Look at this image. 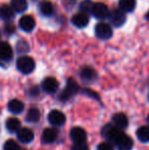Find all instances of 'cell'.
Segmentation results:
<instances>
[{
  "label": "cell",
  "mask_w": 149,
  "mask_h": 150,
  "mask_svg": "<svg viewBox=\"0 0 149 150\" xmlns=\"http://www.w3.org/2000/svg\"><path fill=\"white\" fill-rule=\"evenodd\" d=\"M112 145H114L119 150H131L133 148V140L123 133V131H119L113 140Z\"/></svg>",
  "instance_id": "1"
},
{
  "label": "cell",
  "mask_w": 149,
  "mask_h": 150,
  "mask_svg": "<svg viewBox=\"0 0 149 150\" xmlns=\"http://www.w3.org/2000/svg\"><path fill=\"white\" fill-rule=\"evenodd\" d=\"M16 67L22 74L28 75L35 69V61L30 56H20L16 61Z\"/></svg>",
  "instance_id": "2"
},
{
  "label": "cell",
  "mask_w": 149,
  "mask_h": 150,
  "mask_svg": "<svg viewBox=\"0 0 149 150\" xmlns=\"http://www.w3.org/2000/svg\"><path fill=\"white\" fill-rule=\"evenodd\" d=\"M79 90V86L76 83V81H74L73 79H68V83H66V88L64 89L61 93L59 95V99L61 101H66L68 99H71L73 96L78 92Z\"/></svg>",
  "instance_id": "3"
},
{
  "label": "cell",
  "mask_w": 149,
  "mask_h": 150,
  "mask_svg": "<svg viewBox=\"0 0 149 150\" xmlns=\"http://www.w3.org/2000/svg\"><path fill=\"white\" fill-rule=\"evenodd\" d=\"M66 120V117L64 115V113L57 109H53L49 112L48 115V122H50V125H52L53 127H60L62 125H64Z\"/></svg>",
  "instance_id": "4"
},
{
  "label": "cell",
  "mask_w": 149,
  "mask_h": 150,
  "mask_svg": "<svg viewBox=\"0 0 149 150\" xmlns=\"http://www.w3.org/2000/svg\"><path fill=\"white\" fill-rule=\"evenodd\" d=\"M91 13L96 18L104 20V18H108V16H109V9H108L106 4L102 3V2H98V3H94L93 8L91 10Z\"/></svg>",
  "instance_id": "5"
},
{
  "label": "cell",
  "mask_w": 149,
  "mask_h": 150,
  "mask_svg": "<svg viewBox=\"0 0 149 150\" xmlns=\"http://www.w3.org/2000/svg\"><path fill=\"white\" fill-rule=\"evenodd\" d=\"M95 34L99 39L107 40L112 36V30L109 25L105 23H99L95 27Z\"/></svg>",
  "instance_id": "6"
},
{
  "label": "cell",
  "mask_w": 149,
  "mask_h": 150,
  "mask_svg": "<svg viewBox=\"0 0 149 150\" xmlns=\"http://www.w3.org/2000/svg\"><path fill=\"white\" fill-rule=\"evenodd\" d=\"M108 18H109L112 26L119 28V27L123 26V25L125 24L126 13H125V11H123V10L121 9V8H119V9H115V10H113L112 12H110L109 16H108Z\"/></svg>",
  "instance_id": "7"
},
{
  "label": "cell",
  "mask_w": 149,
  "mask_h": 150,
  "mask_svg": "<svg viewBox=\"0 0 149 150\" xmlns=\"http://www.w3.org/2000/svg\"><path fill=\"white\" fill-rule=\"evenodd\" d=\"M119 131H121V130L117 129L113 124H108V125H105V126L103 127V129H102V135H103L104 138L107 139L108 142H110L112 144L113 140H114V138L117 137V135L119 134Z\"/></svg>",
  "instance_id": "8"
},
{
  "label": "cell",
  "mask_w": 149,
  "mask_h": 150,
  "mask_svg": "<svg viewBox=\"0 0 149 150\" xmlns=\"http://www.w3.org/2000/svg\"><path fill=\"white\" fill-rule=\"evenodd\" d=\"M70 136L74 143L86 142V140H87V133L81 127H75V128H73L71 130Z\"/></svg>",
  "instance_id": "9"
},
{
  "label": "cell",
  "mask_w": 149,
  "mask_h": 150,
  "mask_svg": "<svg viewBox=\"0 0 149 150\" xmlns=\"http://www.w3.org/2000/svg\"><path fill=\"white\" fill-rule=\"evenodd\" d=\"M42 89L45 91L46 93H55L58 89V82L55 78L53 77H47L44 79L42 82Z\"/></svg>",
  "instance_id": "10"
},
{
  "label": "cell",
  "mask_w": 149,
  "mask_h": 150,
  "mask_svg": "<svg viewBox=\"0 0 149 150\" xmlns=\"http://www.w3.org/2000/svg\"><path fill=\"white\" fill-rule=\"evenodd\" d=\"M57 136H58V133L56 129L47 128L42 133L41 140H42V142L45 143V144H51V143H53L54 141L57 139Z\"/></svg>",
  "instance_id": "11"
},
{
  "label": "cell",
  "mask_w": 149,
  "mask_h": 150,
  "mask_svg": "<svg viewBox=\"0 0 149 150\" xmlns=\"http://www.w3.org/2000/svg\"><path fill=\"white\" fill-rule=\"evenodd\" d=\"M13 52L12 48L7 42H0V60L9 61L11 60Z\"/></svg>",
  "instance_id": "12"
},
{
  "label": "cell",
  "mask_w": 149,
  "mask_h": 150,
  "mask_svg": "<svg viewBox=\"0 0 149 150\" xmlns=\"http://www.w3.org/2000/svg\"><path fill=\"white\" fill-rule=\"evenodd\" d=\"M18 134V139L22 143H30L34 140V132L31 129L28 128H20L16 132Z\"/></svg>",
  "instance_id": "13"
},
{
  "label": "cell",
  "mask_w": 149,
  "mask_h": 150,
  "mask_svg": "<svg viewBox=\"0 0 149 150\" xmlns=\"http://www.w3.org/2000/svg\"><path fill=\"white\" fill-rule=\"evenodd\" d=\"M35 20L31 16H24L20 18L18 26L25 32H32L35 28Z\"/></svg>",
  "instance_id": "14"
},
{
  "label": "cell",
  "mask_w": 149,
  "mask_h": 150,
  "mask_svg": "<svg viewBox=\"0 0 149 150\" xmlns=\"http://www.w3.org/2000/svg\"><path fill=\"white\" fill-rule=\"evenodd\" d=\"M72 23L78 28H84L89 24V16L86 12H78L72 18Z\"/></svg>",
  "instance_id": "15"
},
{
  "label": "cell",
  "mask_w": 149,
  "mask_h": 150,
  "mask_svg": "<svg viewBox=\"0 0 149 150\" xmlns=\"http://www.w3.org/2000/svg\"><path fill=\"white\" fill-rule=\"evenodd\" d=\"M112 124L117 127L119 130H125L127 129L128 125H129V120L128 117L124 113H115L112 117Z\"/></svg>",
  "instance_id": "16"
},
{
  "label": "cell",
  "mask_w": 149,
  "mask_h": 150,
  "mask_svg": "<svg viewBox=\"0 0 149 150\" xmlns=\"http://www.w3.org/2000/svg\"><path fill=\"white\" fill-rule=\"evenodd\" d=\"M39 10L41 14H43L44 16H51L54 13V6L50 1L44 0V1L40 2Z\"/></svg>",
  "instance_id": "17"
},
{
  "label": "cell",
  "mask_w": 149,
  "mask_h": 150,
  "mask_svg": "<svg viewBox=\"0 0 149 150\" xmlns=\"http://www.w3.org/2000/svg\"><path fill=\"white\" fill-rule=\"evenodd\" d=\"M7 108L11 113H16V115H18V113H22L23 111H24L25 105L20 100H18V99H12V100H10L9 102H8Z\"/></svg>",
  "instance_id": "18"
},
{
  "label": "cell",
  "mask_w": 149,
  "mask_h": 150,
  "mask_svg": "<svg viewBox=\"0 0 149 150\" xmlns=\"http://www.w3.org/2000/svg\"><path fill=\"white\" fill-rule=\"evenodd\" d=\"M14 9L12 8L11 5L3 4L0 7V18L4 21H10L14 18Z\"/></svg>",
  "instance_id": "19"
},
{
  "label": "cell",
  "mask_w": 149,
  "mask_h": 150,
  "mask_svg": "<svg viewBox=\"0 0 149 150\" xmlns=\"http://www.w3.org/2000/svg\"><path fill=\"white\" fill-rule=\"evenodd\" d=\"M80 75H81L82 79L87 82H92L97 79V73H96V71L89 67H84V69H82Z\"/></svg>",
  "instance_id": "20"
},
{
  "label": "cell",
  "mask_w": 149,
  "mask_h": 150,
  "mask_svg": "<svg viewBox=\"0 0 149 150\" xmlns=\"http://www.w3.org/2000/svg\"><path fill=\"white\" fill-rule=\"evenodd\" d=\"M5 127L8 132L16 133L22 128V125H20V120L18 119H16V117H9V119L6 120Z\"/></svg>",
  "instance_id": "21"
},
{
  "label": "cell",
  "mask_w": 149,
  "mask_h": 150,
  "mask_svg": "<svg viewBox=\"0 0 149 150\" xmlns=\"http://www.w3.org/2000/svg\"><path fill=\"white\" fill-rule=\"evenodd\" d=\"M119 8L125 12H131L136 7V0H119Z\"/></svg>",
  "instance_id": "22"
},
{
  "label": "cell",
  "mask_w": 149,
  "mask_h": 150,
  "mask_svg": "<svg viewBox=\"0 0 149 150\" xmlns=\"http://www.w3.org/2000/svg\"><path fill=\"white\" fill-rule=\"evenodd\" d=\"M137 138L143 143L149 142V127L143 126L137 130Z\"/></svg>",
  "instance_id": "23"
},
{
  "label": "cell",
  "mask_w": 149,
  "mask_h": 150,
  "mask_svg": "<svg viewBox=\"0 0 149 150\" xmlns=\"http://www.w3.org/2000/svg\"><path fill=\"white\" fill-rule=\"evenodd\" d=\"M11 6L16 12H23L28 8L27 0H11Z\"/></svg>",
  "instance_id": "24"
},
{
  "label": "cell",
  "mask_w": 149,
  "mask_h": 150,
  "mask_svg": "<svg viewBox=\"0 0 149 150\" xmlns=\"http://www.w3.org/2000/svg\"><path fill=\"white\" fill-rule=\"evenodd\" d=\"M41 113H40L39 109L38 108H30L29 111L27 112L26 120L29 122H37L40 120Z\"/></svg>",
  "instance_id": "25"
},
{
  "label": "cell",
  "mask_w": 149,
  "mask_h": 150,
  "mask_svg": "<svg viewBox=\"0 0 149 150\" xmlns=\"http://www.w3.org/2000/svg\"><path fill=\"white\" fill-rule=\"evenodd\" d=\"M3 150H20V145L18 144L16 141L12 140V139H9V140H7L4 143Z\"/></svg>",
  "instance_id": "26"
},
{
  "label": "cell",
  "mask_w": 149,
  "mask_h": 150,
  "mask_svg": "<svg viewBox=\"0 0 149 150\" xmlns=\"http://www.w3.org/2000/svg\"><path fill=\"white\" fill-rule=\"evenodd\" d=\"M93 5H94V3L92 2V0H84L81 3V5H80V8H81L83 12L87 13V12H91L92 8H93Z\"/></svg>",
  "instance_id": "27"
},
{
  "label": "cell",
  "mask_w": 149,
  "mask_h": 150,
  "mask_svg": "<svg viewBox=\"0 0 149 150\" xmlns=\"http://www.w3.org/2000/svg\"><path fill=\"white\" fill-rule=\"evenodd\" d=\"M72 150H89V147L85 142H79L74 143V145L72 146Z\"/></svg>",
  "instance_id": "28"
},
{
  "label": "cell",
  "mask_w": 149,
  "mask_h": 150,
  "mask_svg": "<svg viewBox=\"0 0 149 150\" xmlns=\"http://www.w3.org/2000/svg\"><path fill=\"white\" fill-rule=\"evenodd\" d=\"M97 150H114V148H113V145L112 143L107 141V142H103L98 145Z\"/></svg>",
  "instance_id": "29"
},
{
  "label": "cell",
  "mask_w": 149,
  "mask_h": 150,
  "mask_svg": "<svg viewBox=\"0 0 149 150\" xmlns=\"http://www.w3.org/2000/svg\"><path fill=\"white\" fill-rule=\"evenodd\" d=\"M18 50L20 52H27V51H29L28 44H27L25 41H20V43L18 44Z\"/></svg>",
  "instance_id": "30"
},
{
  "label": "cell",
  "mask_w": 149,
  "mask_h": 150,
  "mask_svg": "<svg viewBox=\"0 0 149 150\" xmlns=\"http://www.w3.org/2000/svg\"><path fill=\"white\" fill-rule=\"evenodd\" d=\"M4 30H5V33L7 34V35H11L14 32V27L12 26V25H6Z\"/></svg>",
  "instance_id": "31"
},
{
  "label": "cell",
  "mask_w": 149,
  "mask_h": 150,
  "mask_svg": "<svg viewBox=\"0 0 149 150\" xmlns=\"http://www.w3.org/2000/svg\"><path fill=\"white\" fill-rule=\"evenodd\" d=\"M146 18H148V20H149V11H148V13L146 14Z\"/></svg>",
  "instance_id": "32"
},
{
  "label": "cell",
  "mask_w": 149,
  "mask_h": 150,
  "mask_svg": "<svg viewBox=\"0 0 149 150\" xmlns=\"http://www.w3.org/2000/svg\"><path fill=\"white\" fill-rule=\"evenodd\" d=\"M147 120H148V122H149V115H148V117H147Z\"/></svg>",
  "instance_id": "33"
},
{
  "label": "cell",
  "mask_w": 149,
  "mask_h": 150,
  "mask_svg": "<svg viewBox=\"0 0 149 150\" xmlns=\"http://www.w3.org/2000/svg\"><path fill=\"white\" fill-rule=\"evenodd\" d=\"M20 150H25V149H20Z\"/></svg>",
  "instance_id": "34"
},
{
  "label": "cell",
  "mask_w": 149,
  "mask_h": 150,
  "mask_svg": "<svg viewBox=\"0 0 149 150\" xmlns=\"http://www.w3.org/2000/svg\"><path fill=\"white\" fill-rule=\"evenodd\" d=\"M148 99H149V95H148Z\"/></svg>",
  "instance_id": "35"
}]
</instances>
